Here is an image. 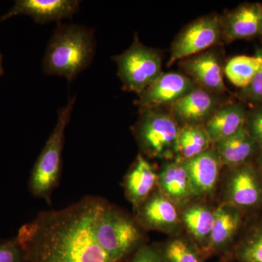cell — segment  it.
<instances>
[{"mask_svg": "<svg viewBox=\"0 0 262 262\" xmlns=\"http://www.w3.org/2000/svg\"><path fill=\"white\" fill-rule=\"evenodd\" d=\"M182 161L190 179L194 196L206 195L213 192L222 166L215 149H208L194 158Z\"/></svg>", "mask_w": 262, "mask_h": 262, "instance_id": "obj_16", "label": "cell"}, {"mask_svg": "<svg viewBox=\"0 0 262 262\" xmlns=\"http://www.w3.org/2000/svg\"><path fill=\"white\" fill-rule=\"evenodd\" d=\"M245 127L262 149V105L253 106L247 110Z\"/></svg>", "mask_w": 262, "mask_h": 262, "instance_id": "obj_27", "label": "cell"}, {"mask_svg": "<svg viewBox=\"0 0 262 262\" xmlns=\"http://www.w3.org/2000/svg\"><path fill=\"white\" fill-rule=\"evenodd\" d=\"M181 67L184 75L202 89L217 95L227 91L224 67L215 52L208 50L189 57L181 61Z\"/></svg>", "mask_w": 262, "mask_h": 262, "instance_id": "obj_11", "label": "cell"}, {"mask_svg": "<svg viewBox=\"0 0 262 262\" xmlns=\"http://www.w3.org/2000/svg\"><path fill=\"white\" fill-rule=\"evenodd\" d=\"M177 207L161 193H155L136 210V222L144 228L174 232L181 222Z\"/></svg>", "mask_w": 262, "mask_h": 262, "instance_id": "obj_14", "label": "cell"}, {"mask_svg": "<svg viewBox=\"0 0 262 262\" xmlns=\"http://www.w3.org/2000/svg\"><path fill=\"white\" fill-rule=\"evenodd\" d=\"M75 102L76 96H74L58 110L56 125L34 163L29 181V191L34 196L49 201L52 192L58 186L61 173L65 130L70 123Z\"/></svg>", "mask_w": 262, "mask_h": 262, "instance_id": "obj_4", "label": "cell"}, {"mask_svg": "<svg viewBox=\"0 0 262 262\" xmlns=\"http://www.w3.org/2000/svg\"><path fill=\"white\" fill-rule=\"evenodd\" d=\"M133 133L143 154L150 158H171L179 153L178 122L161 108L139 110Z\"/></svg>", "mask_w": 262, "mask_h": 262, "instance_id": "obj_5", "label": "cell"}, {"mask_svg": "<svg viewBox=\"0 0 262 262\" xmlns=\"http://www.w3.org/2000/svg\"><path fill=\"white\" fill-rule=\"evenodd\" d=\"M160 192L177 206L187 204L194 196L190 179L180 158L165 164L158 173Z\"/></svg>", "mask_w": 262, "mask_h": 262, "instance_id": "obj_18", "label": "cell"}, {"mask_svg": "<svg viewBox=\"0 0 262 262\" xmlns=\"http://www.w3.org/2000/svg\"><path fill=\"white\" fill-rule=\"evenodd\" d=\"M259 67L260 58L256 53L254 56L241 55L227 62L224 67V73L231 83L244 89L252 81Z\"/></svg>", "mask_w": 262, "mask_h": 262, "instance_id": "obj_23", "label": "cell"}, {"mask_svg": "<svg viewBox=\"0 0 262 262\" xmlns=\"http://www.w3.org/2000/svg\"><path fill=\"white\" fill-rule=\"evenodd\" d=\"M198 87L188 76L179 72H163L139 95L136 104L139 110L170 106Z\"/></svg>", "mask_w": 262, "mask_h": 262, "instance_id": "obj_8", "label": "cell"}, {"mask_svg": "<svg viewBox=\"0 0 262 262\" xmlns=\"http://www.w3.org/2000/svg\"><path fill=\"white\" fill-rule=\"evenodd\" d=\"M81 2L78 0H17L8 13L0 17V23L16 15L31 17L39 24L61 22L72 18L78 13Z\"/></svg>", "mask_w": 262, "mask_h": 262, "instance_id": "obj_9", "label": "cell"}, {"mask_svg": "<svg viewBox=\"0 0 262 262\" xmlns=\"http://www.w3.org/2000/svg\"><path fill=\"white\" fill-rule=\"evenodd\" d=\"M227 203L237 208H251L262 201V187L253 165L245 163L234 167L226 189Z\"/></svg>", "mask_w": 262, "mask_h": 262, "instance_id": "obj_13", "label": "cell"}, {"mask_svg": "<svg viewBox=\"0 0 262 262\" xmlns=\"http://www.w3.org/2000/svg\"><path fill=\"white\" fill-rule=\"evenodd\" d=\"M215 145L222 165L233 168L247 163L248 160L260 149L245 127Z\"/></svg>", "mask_w": 262, "mask_h": 262, "instance_id": "obj_20", "label": "cell"}, {"mask_svg": "<svg viewBox=\"0 0 262 262\" xmlns=\"http://www.w3.org/2000/svg\"><path fill=\"white\" fill-rule=\"evenodd\" d=\"M222 39L230 43L262 37V3H246L221 16Z\"/></svg>", "mask_w": 262, "mask_h": 262, "instance_id": "obj_10", "label": "cell"}, {"mask_svg": "<svg viewBox=\"0 0 262 262\" xmlns=\"http://www.w3.org/2000/svg\"><path fill=\"white\" fill-rule=\"evenodd\" d=\"M256 54L260 58V67L252 81L247 87L241 89L238 97L243 101L251 103L253 106L262 105V48H258Z\"/></svg>", "mask_w": 262, "mask_h": 262, "instance_id": "obj_26", "label": "cell"}, {"mask_svg": "<svg viewBox=\"0 0 262 262\" xmlns=\"http://www.w3.org/2000/svg\"><path fill=\"white\" fill-rule=\"evenodd\" d=\"M180 218L181 222L192 236L194 244L206 256V249L214 220V211L203 205H191L184 210Z\"/></svg>", "mask_w": 262, "mask_h": 262, "instance_id": "obj_21", "label": "cell"}, {"mask_svg": "<svg viewBox=\"0 0 262 262\" xmlns=\"http://www.w3.org/2000/svg\"><path fill=\"white\" fill-rule=\"evenodd\" d=\"M217 96L198 86L170 105L169 112L183 125H205L222 105Z\"/></svg>", "mask_w": 262, "mask_h": 262, "instance_id": "obj_12", "label": "cell"}, {"mask_svg": "<svg viewBox=\"0 0 262 262\" xmlns=\"http://www.w3.org/2000/svg\"><path fill=\"white\" fill-rule=\"evenodd\" d=\"M232 256L238 262H262V227L241 242Z\"/></svg>", "mask_w": 262, "mask_h": 262, "instance_id": "obj_25", "label": "cell"}, {"mask_svg": "<svg viewBox=\"0 0 262 262\" xmlns=\"http://www.w3.org/2000/svg\"><path fill=\"white\" fill-rule=\"evenodd\" d=\"M96 49L94 29L59 22L43 57V73L63 77L72 82L92 63Z\"/></svg>", "mask_w": 262, "mask_h": 262, "instance_id": "obj_2", "label": "cell"}, {"mask_svg": "<svg viewBox=\"0 0 262 262\" xmlns=\"http://www.w3.org/2000/svg\"><path fill=\"white\" fill-rule=\"evenodd\" d=\"M239 208L226 202L214 211V220L206 256L225 254L241 224Z\"/></svg>", "mask_w": 262, "mask_h": 262, "instance_id": "obj_15", "label": "cell"}, {"mask_svg": "<svg viewBox=\"0 0 262 262\" xmlns=\"http://www.w3.org/2000/svg\"><path fill=\"white\" fill-rule=\"evenodd\" d=\"M158 179L152 165L142 155H138L124 181L125 195L135 211L151 195Z\"/></svg>", "mask_w": 262, "mask_h": 262, "instance_id": "obj_17", "label": "cell"}, {"mask_svg": "<svg viewBox=\"0 0 262 262\" xmlns=\"http://www.w3.org/2000/svg\"><path fill=\"white\" fill-rule=\"evenodd\" d=\"M222 40L220 15L214 13L200 17L187 24L174 39L168 66L208 51Z\"/></svg>", "mask_w": 262, "mask_h": 262, "instance_id": "obj_7", "label": "cell"}, {"mask_svg": "<svg viewBox=\"0 0 262 262\" xmlns=\"http://www.w3.org/2000/svg\"><path fill=\"white\" fill-rule=\"evenodd\" d=\"M103 199L88 196L63 209L42 211L19 229L26 262H113L94 234Z\"/></svg>", "mask_w": 262, "mask_h": 262, "instance_id": "obj_1", "label": "cell"}, {"mask_svg": "<svg viewBox=\"0 0 262 262\" xmlns=\"http://www.w3.org/2000/svg\"><path fill=\"white\" fill-rule=\"evenodd\" d=\"M247 110L242 103L221 105L205 124L212 144L233 136L245 127Z\"/></svg>", "mask_w": 262, "mask_h": 262, "instance_id": "obj_19", "label": "cell"}, {"mask_svg": "<svg viewBox=\"0 0 262 262\" xmlns=\"http://www.w3.org/2000/svg\"><path fill=\"white\" fill-rule=\"evenodd\" d=\"M0 262H26L23 249L16 237L0 242Z\"/></svg>", "mask_w": 262, "mask_h": 262, "instance_id": "obj_28", "label": "cell"}, {"mask_svg": "<svg viewBox=\"0 0 262 262\" xmlns=\"http://www.w3.org/2000/svg\"><path fill=\"white\" fill-rule=\"evenodd\" d=\"M262 38V37H261Z\"/></svg>", "mask_w": 262, "mask_h": 262, "instance_id": "obj_32", "label": "cell"}, {"mask_svg": "<svg viewBox=\"0 0 262 262\" xmlns=\"http://www.w3.org/2000/svg\"><path fill=\"white\" fill-rule=\"evenodd\" d=\"M257 166L258 169H259L260 172H261L262 174V149H261V151L258 153V155L257 157Z\"/></svg>", "mask_w": 262, "mask_h": 262, "instance_id": "obj_30", "label": "cell"}, {"mask_svg": "<svg viewBox=\"0 0 262 262\" xmlns=\"http://www.w3.org/2000/svg\"><path fill=\"white\" fill-rule=\"evenodd\" d=\"M163 262H205L206 255L194 243L178 237L159 248Z\"/></svg>", "mask_w": 262, "mask_h": 262, "instance_id": "obj_24", "label": "cell"}, {"mask_svg": "<svg viewBox=\"0 0 262 262\" xmlns=\"http://www.w3.org/2000/svg\"><path fill=\"white\" fill-rule=\"evenodd\" d=\"M94 234L113 262L130 258L144 244V234L136 220L103 200L94 218Z\"/></svg>", "mask_w": 262, "mask_h": 262, "instance_id": "obj_3", "label": "cell"}, {"mask_svg": "<svg viewBox=\"0 0 262 262\" xmlns=\"http://www.w3.org/2000/svg\"><path fill=\"white\" fill-rule=\"evenodd\" d=\"M204 125H184L179 129L178 150L182 160L191 159L211 149Z\"/></svg>", "mask_w": 262, "mask_h": 262, "instance_id": "obj_22", "label": "cell"}, {"mask_svg": "<svg viewBox=\"0 0 262 262\" xmlns=\"http://www.w3.org/2000/svg\"><path fill=\"white\" fill-rule=\"evenodd\" d=\"M123 89L139 96L163 74L162 57L158 50L144 46L137 34L130 47L112 57Z\"/></svg>", "mask_w": 262, "mask_h": 262, "instance_id": "obj_6", "label": "cell"}, {"mask_svg": "<svg viewBox=\"0 0 262 262\" xmlns=\"http://www.w3.org/2000/svg\"><path fill=\"white\" fill-rule=\"evenodd\" d=\"M128 262H163L159 248L143 245L132 256Z\"/></svg>", "mask_w": 262, "mask_h": 262, "instance_id": "obj_29", "label": "cell"}, {"mask_svg": "<svg viewBox=\"0 0 262 262\" xmlns=\"http://www.w3.org/2000/svg\"><path fill=\"white\" fill-rule=\"evenodd\" d=\"M3 56H2L1 53H0V77L3 75Z\"/></svg>", "mask_w": 262, "mask_h": 262, "instance_id": "obj_31", "label": "cell"}]
</instances>
